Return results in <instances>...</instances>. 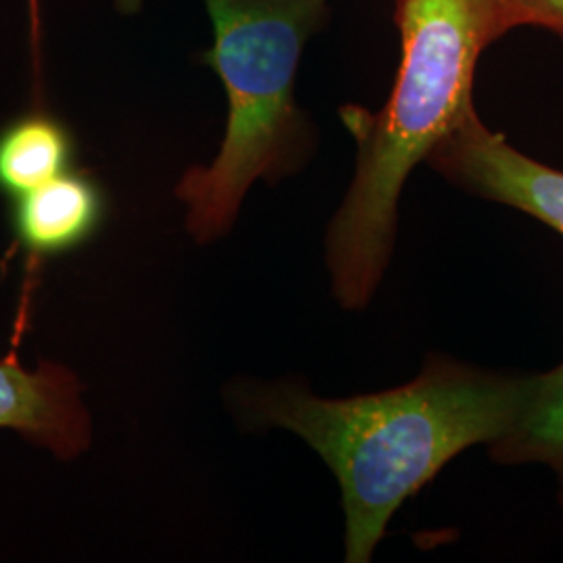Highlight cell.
<instances>
[{"label": "cell", "mask_w": 563, "mask_h": 563, "mask_svg": "<svg viewBox=\"0 0 563 563\" xmlns=\"http://www.w3.org/2000/svg\"><path fill=\"white\" fill-rule=\"evenodd\" d=\"M532 376L428 353L411 383L383 393L322 399L282 380L241 384L228 397L244 426L290 430L322 457L341 486L344 562L367 563L405 501L514 426Z\"/></svg>", "instance_id": "1"}, {"label": "cell", "mask_w": 563, "mask_h": 563, "mask_svg": "<svg viewBox=\"0 0 563 563\" xmlns=\"http://www.w3.org/2000/svg\"><path fill=\"white\" fill-rule=\"evenodd\" d=\"M401 63L380 111L341 107L357 144L355 174L325 232L332 295L362 311L395 253L399 201L411 172L474 107L478 60L504 38L505 0H397Z\"/></svg>", "instance_id": "2"}, {"label": "cell", "mask_w": 563, "mask_h": 563, "mask_svg": "<svg viewBox=\"0 0 563 563\" xmlns=\"http://www.w3.org/2000/svg\"><path fill=\"white\" fill-rule=\"evenodd\" d=\"M213 42L202 63L228 97L222 146L186 169L176 197L195 241L213 242L236 222L249 188L299 174L316 128L295 97L302 51L328 20V0H202Z\"/></svg>", "instance_id": "3"}, {"label": "cell", "mask_w": 563, "mask_h": 563, "mask_svg": "<svg viewBox=\"0 0 563 563\" xmlns=\"http://www.w3.org/2000/svg\"><path fill=\"white\" fill-rule=\"evenodd\" d=\"M423 163L463 192L522 211L563 236L562 169L523 155L481 120L476 107L463 113Z\"/></svg>", "instance_id": "4"}, {"label": "cell", "mask_w": 563, "mask_h": 563, "mask_svg": "<svg viewBox=\"0 0 563 563\" xmlns=\"http://www.w3.org/2000/svg\"><path fill=\"white\" fill-rule=\"evenodd\" d=\"M0 430H13L59 460L80 457L92 441V422L78 376L59 363L27 369L15 355L0 360Z\"/></svg>", "instance_id": "5"}, {"label": "cell", "mask_w": 563, "mask_h": 563, "mask_svg": "<svg viewBox=\"0 0 563 563\" xmlns=\"http://www.w3.org/2000/svg\"><path fill=\"white\" fill-rule=\"evenodd\" d=\"M107 218V195L88 172L67 169L13 199L11 228L23 251L46 260L92 241Z\"/></svg>", "instance_id": "6"}, {"label": "cell", "mask_w": 563, "mask_h": 563, "mask_svg": "<svg viewBox=\"0 0 563 563\" xmlns=\"http://www.w3.org/2000/svg\"><path fill=\"white\" fill-rule=\"evenodd\" d=\"M76 139L65 121L30 111L0 130V192L15 199L71 169Z\"/></svg>", "instance_id": "7"}, {"label": "cell", "mask_w": 563, "mask_h": 563, "mask_svg": "<svg viewBox=\"0 0 563 563\" xmlns=\"http://www.w3.org/2000/svg\"><path fill=\"white\" fill-rule=\"evenodd\" d=\"M488 457L501 465L543 463L558 478L563 507V362L532 376L522 413L501 439L488 444Z\"/></svg>", "instance_id": "8"}, {"label": "cell", "mask_w": 563, "mask_h": 563, "mask_svg": "<svg viewBox=\"0 0 563 563\" xmlns=\"http://www.w3.org/2000/svg\"><path fill=\"white\" fill-rule=\"evenodd\" d=\"M507 30L543 27L563 41V0H505Z\"/></svg>", "instance_id": "9"}, {"label": "cell", "mask_w": 563, "mask_h": 563, "mask_svg": "<svg viewBox=\"0 0 563 563\" xmlns=\"http://www.w3.org/2000/svg\"><path fill=\"white\" fill-rule=\"evenodd\" d=\"M144 4V0H115V7L121 15H134L139 13ZM27 9H30V25H32V34H38L41 30V0H27Z\"/></svg>", "instance_id": "10"}]
</instances>
